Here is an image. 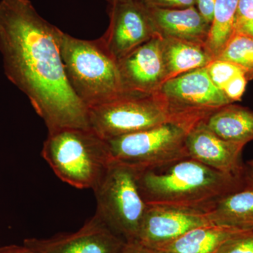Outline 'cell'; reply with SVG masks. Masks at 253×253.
<instances>
[{
  "instance_id": "cell-1",
  "label": "cell",
  "mask_w": 253,
  "mask_h": 253,
  "mask_svg": "<svg viewBox=\"0 0 253 253\" xmlns=\"http://www.w3.org/2000/svg\"><path fill=\"white\" fill-rule=\"evenodd\" d=\"M63 33L42 17L29 0L0 1V54L5 75L28 96L49 133L91 128L88 109L65 73Z\"/></svg>"
},
{
  "instance_id": "cell-2",
  "label": "cell",
  "mask_w": 253,
  "mask_h": 253,
  "mask_svg": "<svg viewBox=\"0 0 253 253\" xmlns=\"http://www.w3.org/2000/svg\"><path fill=\"white\" fill-rule=\"evenodd\" d=\"M137 169L139 191L146 204L163 205L209 212L226 195L247 183L212 169L191 158L159 167Z\"/></svg>"
},
{
  "instance_id": "cell-3",
  "label": "cell",
  "mask_w": 253,
  "mask_h": 253,
  "mask_svg": "<svg viewBox=\"0 0 253 253\" xmlns=\"http://www.w3.org/2000/svg\"><path fill=\"white\" fill-rule=\"evenodd\" d=\"M42 156L63 182L94 190L113 161L107 142L91 128H63L49 132Z\"/></svg>"
},
{
  "instance_id": "cell-4",
  "label": "cell",
  "mask_w": 253,
  "mask_h": 253,
  "mask_svg": "<svg viewBox=\"0 0 253 253\" xmlns=\"http://www.w3.org/2000/svg\"><path fill=\"white\" fill-rule=\"evenodd\" d=\"M61 55L68 83L87 109L126 93L117 61L100 38L85 41L63 33Z\"/></svg>"
},
{
  "instance_id": "cell-5",
  "label": "cell",
  "mask_w": 253,
  "mask_h": 253,
  "mask_svg": "<svg viewBox=\"0 0 253 253\" xmlns=\"http://www.w3.org/2000/svg\"><path fill=\"white\" fill-rule=\"evenodd\" d=\"M93 191L95 214L126 243L135 242L147 207L138 186L136 168L113 159Z\"/></svg>"
},
{
  "instance_id": "cell-6",
  "label": "cell",
  "mask_w": 253,
  "mask_h": 253,
  "mask_svg": "<svg viewBox=\"0 0 253 253\" xmlns=\"http://www.w3.org/2000/svg\"><path fill=\"white\" fill-rule=\"evenodd\" d=\"M89 124L104 140L114 139L171 122L158 91L124 93L116 99L88 109Z\"/></svg>"
},
{
  "instance_id": "cell-7",
  "label": "cell",
  "mask_w": 253,
  "mask_h": 253,
  "mask_svg": "<svg viewBox=\"0 0 253 253\" xmlns=\"http://www.w3.org/2000/svg\"><path fill=\"white\" fill-rule=\"evenodd\" d=\"M189 129L168 122L146 130L106 140L113 159L136 169H149L189 158Z\"/></svg>"
},
{
  "instance_id": "cell-8",
  "label": "cell",
  "mask_w": 253,
  "mask_h": 253,
  "mask_svg": "<svg viewBox=\"0 0 253 253\" xmlns=\"http://www.w3.org/2000/svg\"><path fill=\"white\" fill-rule=\"evenodd\" d=\"M158 92L166 104L171 122L189 129L205 122L223 106L232 104L213 84L206 67L168 80Z\"/></svg>"
},
{
  "instance_id": "cell-9",
  "label": "cell",
  "mask_w": 253,
  "mask_h": 253,
  "mask_svg": "<svg viewBox=\"0 0 253 253\" xmlns=\"http://www.w3.org/2000/svg\"><path fill=\"white\" fill-rule=\"evenodd\" d=\"M109 26L100 38L116 61L157 35L149 12L139 0L109 4Z\"/></svg>"
},
{
  "instance_id": "cell-10",
  "label": "cell",
  "mask_w": 253,
  "mask_h": 253,
  "mask_svg": "<svg viewBox=\"0 0 253 253\" xmlns=\"http://www.w3.org/2000/svg\"><path fill=\"white\" fill-rule=\"evenodd\" d=\"M210 223L208 213L203 211L147 204L135 242L159 251L188 231Z\"/></svg>"
},
{
  "instance_id": "cell-11",
  "label": "cell",
  "mask_w": 253,
  "mask_h": 253,
  "mask_svg": "<svg viewBox=\"0 0 253 253\" xmlns=\"http://www.w3.org/2000/svg\"><path fill=\"white\" fill-rule=\"evenodd\" d=\"M126 244L95 214L76 232L23 241L38 253H121Z\"/></svg>"
},
{
  "instance_id": "cell-12",
  "label": "cell",
  "mask_w": 253,
  "mask_h": 253,
  "mask_svg": "<svg viewBox=\"0 0 253 253\" xmlns=\"http://www.w3.org/2000/svg\"><path fill=\"white\" fill-rule=\"evenodd\" d=\"M117 63L125 92L153 94L166 82L161 37L158 34Z\"/></svg>"
},
{
  "instance_id": "cell-13",
  "label": "cell",
  "mask_w": 253,
  "mask_h": 253,
  "mask_svg": "<svg viewBox=\"0 0 253 253\" xmlns=\"http://www.w3.org/2000/svg\"><path fill=\"white\" fill-rule=\"evenodd\" d=\"M186 149L189 158L219 172L242 176L246 166L242 154L245 146L222 139L201 122L188 131Z\"/></svg>"
},
{
  "instance_id": "cell-14",
  "label": "cell",
  "mask_w": 253,
  "mask_h": 253,
  "mask_svg": "<svg viewBox=\"0 0 253 253\" xmlns=\"http://www.w3.org/2000/svg\"><path fill=\"white\" fill-rule=\"evenodd\" d=\"M146 8L159 36L206 43L211 24L196 6L182 9Z\"/></svg>"
},
{
  "instance_id": "cell-15",
  "label": "cell",
  "mask_w": 253,
  "mask_h": 253,
  "mask_svg": "<svg viewBox=\"0 0 253 253\" xmlns=\"http://www.w3.org/2000/svg\"><path fill=\"white\" fill-rule=\"evenodd\" d=\"M161 52L166 81L214 61L205 44L167 37H161Z\"/></svg>"
},
{
  "instance_id": "cell-16",
  "label": "cell",
  "mask_w": 253,
  "mask_h": 253,
  "mask_svg": "<svg viewBox=\"0 0 253 253\" xmlns=\"http://www.w3.org/2000/svg\"><path fill=\"white\" fill-rule=\"evenodd\" d=\"M208 216L212 224L253 231V183L247 179L246 185L219 200Z\"/></svg>"
},
{
  "instance_id": "cell-17",
  "label": "cell",
  "mask_w": 253,
  "mask_h": 253,
  "mask_svg": "<svg viewBox=\"0 0 253 253\" xmlns=\"http://www.w3.org/2000/svg\"><path fill=\"white\" fill-rule=\"evenodd\" d=\"M248 231H251L210 223L188 231L159 251L163 253H216L228 240Z\"/></svg>"
},
{
  "instance_id": "cell-18",
  "label": "cell",
  "mask_w": 253,
  "mask_h": 253,
  "mask_svg": "<svg viewBox=\"0 0 253 253\" xmlns=\"http://www.w3.org/2000/svg\"><path fill=\"white\" fill-rule=\"evenodd\" d=\"M217 135L246 146L253 140V111L233 104L223 106L205 121Z\"/></svg>"
},
{
  "instance_id": "cell-19",
  "label": "cell",
  "mask_w": 253,
  "mask_h": 253,
  "mask_svg": "<svg viewBox=\"0 0 253 253\" xmlns=\"http://www.w3.org/2000/svg\"><path fill=\"white\" fill-rule=\"evenodd\" d=\"M239 0H216L213 18L205 46L215 60L234 31V21Z\"/></svg>"
},
{
  "instance_id": "cell-20",
  "label": "cell",
  "mask_w": 253,
  "mask_h": 253,
  "mask_svg": "<svg viewBox=\"0 0 253 253\" xmlns=\"http://www.w3.org/2000/svg\"><path fill=\"white\" fill-rule=\"evenodd\" d=\"M233 63L253 79V37L235 32L217 59Z\"/></svg>"
},
{
  "instance_id": "cell-21",
  "label": "cell",
  "mask_w": 253,
  "mask_h": 253,
  "mask_svg": "<svg viewBox=\"0 0 253 253\" xmlns=\"http://www.w3.org/2000/svg\"><path fill=\"white\" fill-rule=\"evenodd\" d=\"M208 76L213 84L221 90L228 83L244 71L233 63L215 59L206 66ZM245 74V73H244Z\"/></svg>"
},
{
  "instance_id": "cell-22",
  "label": "cell",
  "mask_w": 253,
  "mask_h": 253,
  "mask_svg": "<svg viewBox=\"0 0 253 253\" xmlns=\"http://www.w3.org/2000/svg\"><path fill=\"white\" fill-rule=\"evenodd\" d=\"M216 253H253V231L228 240Z\"/></svg>"
},
{
  "instance_id": "cell-23",
  "label": "cell",
  "mask_w": 253,
  "mask_h": 253,
  "mask_svg": "<svg viewBox=\"0 0 253 253\" xmlns=\"http://www.w3.org/2000/svg\"><path fill=\"white\" fill-rule=\"evenodd\" d=\"M249 80L244 73H240L226 84L223 89V92L231 103L240 101L246 90Z\"/></svg>"
},
{
  "instance_id": "cell-24",
  "label": "cell",
  "mask_w": 253,
  "mask_h": 253,
  "mask_svg": "<svg viewBox=\"0 0 253 253\" xmlns=\"http://www.w3.org/2000/svg\"><path fill=\"white\" fill-rule=\"evenodd\" d=\"M147 8L182 9L196 6V0H139Z\"/></svg>"
},
{
  "instance_id": "cell-25",
  "label": "cell",
  "mask_w": 253,
  "mask_h": 253,
  "mask_svg": "<svg viewBox=\"0 0 253 253\" xmlns=\"http://www.w3.org/2000/svg\"><path fill=\"white\" fill-rule=\"evenodd\" d=\"M253 21V0H239L236 9L234 31Z\"/></svg>"
},
{
  "instance_id": "cell-26",
  "label": "cell",
  "mask_w": 253,
  "mask_h": 253,
  "mask_svg": "<svg viewBox=\"0 0 253 253\" xmlns=\"http://www.w3.org/2000/svg\"><path fill=\"white\" fill-rule=\"evenodd\" d=\"M216 0H196V6L200 14L211 24Z\"/></svg>"
},
{
  "instance_id": "cell-27",
  "label": "cell",
  "mask_w": 253,
  "mask_h": 253,
  "mask_svg": "<svg viewBox=\"0 0 253 253\" xmlns=\"http://www.w3.org/2000/svg\"><path fill=\"white\" fill-rule=\"evenodd\" d=\"M121 253H163L161 251H156L145 247L136 242L126 243Z\"/></svg>"
},
{
  "instance_id": "cell-28",
  "label": "cell",
  "mask_w": 253,
  "mask_h": 253,
  "mask_svg": "<svg viewBox=\"0 0 253 253\" xmlns=\"http://www.w3.org/2000/svg\"><path fill=\"white\" fill-rule=\"evenodd\" d=\"M0 253H38L28 246H17V245H10V246L0 247Z\"/></svg>"
},
{
  "instance_id": "cell-29",
  "label": "cell",
  "mask_w": 253,
  "mask_h": 253,
  "mask_svg": "<svg viewBox=\"0 0 253 253\" xmlns=\"http://www.w3.org/2000/svg\"><path fill=\"white\" fill-rule=\"evenodd\" d=\"M235 32L244 33V34L249 35L250 36L253 37V22L243 25L241 27L236 29Z\"/></svg>"
},
{
  "instance_id": "cell-30",
  "label": "cell",
  "mask_w": 253,
  "mask_h": 253,
  "mask_svg": "<svg viewBox=\"0 0 253 253\" xmlns=\"http://www.w3.org/2000/svg\"><path fill=\"white\" fill-rule=\"evenodd\" d=\"M246 176L248 180L253 184V160L249 161L246 166Z\"/></svg>"
},
{
  "instance_id": "cell-31",
  "label": "cell",
  "mask_w": 253,
  "mask_h": 253,
  "mask_svg": "<svg viewBox=\"0 0 253 253\" xmlns=\"http://www.w3.org/2000/svg\"><path fill=\"white\" fill-rule=\"evenodd\" d=\"M109 4H113V3L117 2V1H123V0H106Z\"/></svg>"
}]
</instances>
